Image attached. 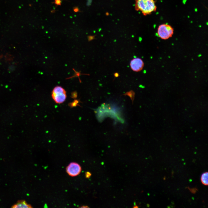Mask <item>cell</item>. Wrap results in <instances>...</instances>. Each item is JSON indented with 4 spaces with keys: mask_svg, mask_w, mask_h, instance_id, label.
<instances>
[{
    "mask_svg": "<svg viewBox=\"0 0 208 208\" xmlns=\"http://www.w3.org/2000/svg\"><path fill=\"white\" fill-rule=\"evenodd\" d=\"M135 8L146 16L156 12L157 7L154 0H135Z\"/></svg>",
    "mask_w": 208,
    "mask_h": 208,
    "instance_id": "cell-1",
    "label": "cell"
},
{
    "mask_svg": "<svg viewBox=\"0 0 208 208\" xmlns=\"http://www.w3.org/2000/svg\"><path fill=\"white\" fill-rule=\"evenodd\" d=\"M54 3L57 5H61V1L60 0H55Z\"/></svg>",
    "mask_w": 208,
    "mask_h": 208,
    "instance_id": "cell-11",
    "label": "cell"
},
{
    "mask_svg": "<svg viewBox=\"0 0 208 208\" xmlns=\"http://www.w3.org/2000/svg\"><path fill=\"white\" fill-rule=\"evenodd\" d=\"M52 96L56 103H62L66 99V92L65 89L62 87L57 86L54 89L52 92Z\"/></svg>",
    "mask_w": 208,
    "mask_h": 208,
    "instance_id": "cell-3",
    "label": "cell"
},
{
    "mask_svg": "<svg viewBox=\"0 0 208 208\" xmlns=\"http://www.w3.org/2000/svg\"><path fill=\"white\" fill-rule=\"evenodd\" d=\"M81 207H82V208H87V207H89L88 206H83Z\"/></svg>",
    "mask_w": 208,
    "mask_h": 208,
    "instance_id": "cell-14",
    "label": "cell"
},
{
    "mask_svg": "<svg viewBox=\"0 0 208 208\" xmlns=\"http://www.w3.org/2000/svg\"><path fill=\"white\" fill-rule=\"evenodd\" d=\"M74 11L75 12H77L79 11V9L78 8H76L74 9Z\"/></svg>",
    "mask_w": 208,
    "mask_h": 208,
    "instance_id": "cell-12",
    "label": "cell"
},
{
    "mask_svg": "<svg viewBox=\"0 0 208 208\" xmlns=\"http://www.w3.org/2000/svg\"><path fill=\"white\" fill-rule=\"evenodd\" d=\"M127 95L129 96L130 98L131 99L132 101V102L133 103L135 96V93L132 91H131L130 92H127L124 95Z\"/></svg>",
    "mask_w": 208,
    "mask_h": 208,
    "instance_id": "cell-8",
    "label": "cell"
},
{
    "mask_svg": "<svg viewBox=\"0 0 208 208\" xmlns=\"http://www.w3.org/2000/svg\"><path fill=\"white\" fill-rule=\"evenodd\" d=\"M12 207L13 208H31L32 207L30 205L27 204L25 201L21 200L19 201L17 203L13 205Z\"/></svg>",
    "mask_w": 208,
    "mask_h": 208,
    "instance_id": "cell-6",
    "label": "cell"
},
{
    "mask_svg": "<svg viewBox=\"0 0 208 208\" xmlns=\"http://www.w3.org/2000/svg\"><path fill=\"white\" fill-rule=\"evenodd\" d=\"M189 189L191 192L194 194L197 191V189L196 188H193L192 189L189 188Z\"/></svg>",
    "mask_w": 208,
    "mask_h": 208,
    "instance_id": "cell-10",
    "label": "cell"
},
{
    "mask_svg": "<svg viewBox=\"0 0 208 208\" xmlns=\"http://www.w3.org/2000/svg\"><path fill=\"white\" fill-rule=\"evenodd\" d=\"M85 176L87 178H89L91 176V173L89 172H87L86 173Z\"/></svg>",
    "mask_w": 208,
    "mask_h": 208,
    "instance_id": "cell-9",
    "label": "cell"
},
{
    "mask_svg": "<svg viewBox=\"0 0 208 208\" xmlns=\"http://www.w3.org/2000/svg\"><path fill=\"white\" fill-rule=\"evenodd\" d=\"M135 206H134L133 207V208H138V206H137V205H135Z\"/></svg>",
    "mask_w": 208,
    "mask_h": 208,
    "instance_id": "cell-15",
    "label": "cell"
},
{
    "mask_svg": "<svg viewBox=\"0 0 208 208\" xmlns=\"http://www.w3.org/2000/svg\"><path fill=\"white\" fill-rule=\"evenodd\" d=\"M66 170L67 174L69 176L74 177L80 174L82 168L79 164L76 162H72L67 166Z\"/></svg>",
    "mask_w": 208,
    "mask_h": 208,
    "instance_id": "cell-4",
    "label": "cell"
},
{
    "mask_svg": "<svg viewBox=\"0 0 208 208\" xmlns=\"http://www.w3.org/2000/svg\"><path fill=\"white\" fill-rule=\"evenodd\" d=\"M114 75H115V77H118V76H119V74H118V73H115V74Z\"/></svg>",
    "mask_w": 208,
    "mask_h": 208,
    "instance_id": "cell-13",
    "label": "cell"
},
{
    "mask_svg": "<svg viewBox=\"0 0 208 208\" xmlns=\"http://www.w3.org/2000/svg\"><path fill=\"white\" fill-rule=\"evenodd\" d=\"M201 181L203 184L205 186L208 185V173L205 172L203 173L201 177Z\"/></svg>",
    "mask_w": 208,
    "mask_h": 208,
    "instance_id": "cell-7",
    "label": "cell"
},
{
    "mask_svg": "<svg viewBox=\"0 0 208 208\" xmlns=\"http://www.w3.org/2000/svg\"><path fill=\"white\" fill-rule=\"evenodd\" d=\"M174 32V29L171 25L167 24H162L158 26L157 33L160 39L166 40L171 38Z\"/></svg>",
    "mask_w": 208,
    "mask_h": 208,
    "instance_id": "cell-2",
    "label": "cell"
},
{
    "mask_svg": "<svg viewBox=\"0 0 208 208\" xmlns=\"http://www.w3.org/2000/svg\"><path fill=\"white\" fill-rule=\"evenodd\" d=\"M130 65L132 70L135 72H139L142 71L144 66V63L140 58H134L130 61Z\"/></svg>",
    "mask_w": 208,
    "mask_h": 208,
    "instance_id": "cell-5",
    "label": "cell"
}]
</instances>
